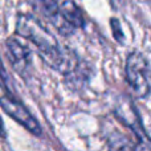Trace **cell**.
Here are the masks:
<instances>
[{
  "label": "cell",
  "mask_w": 151,
  "mask_h": 151,
  "mask_svg": "<svg viewBox=\"0 0 151 151\" xmlns=\"http://www.w3.org/2000/svg\"><path fill=\"white\" fill-rule=\"evenodd\" d=\"M126 76L129 83L138 97H146L151 90L150 69L146 58L141 53H131L126 63Z\"/></svg>",
  "instance_id": "cell-2"
},
{
  "label": "cell",
  "mask_w": 151,
  "mask_h": 151,
  "mask_svg": "<svg viewBox=\"0 0 151 151\" xmlns=\"http://www.w3.org/2000/svg\"><path fill=\"white\" fill-rule=\"evenodd\" d=\"M0 77H4L5 78V70H4V66H3L1 60H0Z\"/></svg>",
  "instance_id": "cell-6"
},
{
  "label": "cell",
  "mask_w": 151,
  "mask_h": 151,
  "mask_svg": "<svg viewBox=\"0 0 151 151\" xmlns=\"http://www.w3.org/2000/svg\"><path fill=\"white\" fill-rule=\"evenodd\" d=\"M16 32L36 45L39 53L49 65L58 68L60 70H70L74 66L73 57L66 56V53L58 48L52 35L32 16L21 15L17 20Z\"/></svg>",
  "instance_id": "cell-1"
},
{
  "label": "cell",
  "mask_w": 151,
  "mask_h": 151,
  "mask_svg": "<svg viewBox=\"0 0 151 151\" xmlns=\"http://www.w3.org/2000/svg\"><path fill=\"white\" fill-rule=\"evenodd\" d=\"M111 25H113V31H114V36H115V39H117L118 41H121L123 36H122V32L119 33V24H118V20L113 19V20H111Z\"/></svg>",
  "instance_id": "cell-5"
},
{
  "label": "cell",
  "mask_w": 151,
  "mask_h": 151,
  "mask_svg": "<svg viewBox=\"0 0 151 151\" xmlns=\"http://www.w3.org/2000/svg\"><path fill=\"white\" fill-rule=\"evenodd\" d=\"M3 133H4V130H3V125L0 122V135H3Z\"/></svg>",
  "instance_id": "cell-7"
},
{
  "label": "cell",
  "mask_w": 151,
  "mask_h": 151,
  "mask_svg": "<svg viewBox=\"0 0 151 151\" xmlns=\"http://www.w3.org/2000/svg\"><path fill=\"white\" fill-rule=\"evenodd\" d=\"M50 20L64 33H69L74 28H82L85 25L83 15L78 5L72 0H65L58 5V11Z\"/></svg>",
  "instance_id": "cell-4"
},
{
  "label": "cell",
  "mask_w": 151,
  "mask_h": 151,
  "mask_svg": "<svg viewBox=\"0 0 151 151\" xmlns=\"http://www.w3.org/2000/svg\"><path fill=\"white\" fill-rule=\"evenodd\" d=\"M0 106L4 109V111L8 115H11L20 125H23L27 130H29L36 135L41 133V129H40L37 121L29 114L25 106L21 102H19V99L15 98V96L8 90L7 86L3 83V81H0Z\"/></svg>",
  "instance_id": "cell-3"
}]
</instances>
